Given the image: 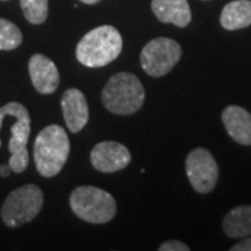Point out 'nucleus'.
Returning <instances> with one entry per match:
<instances>
[{
    "mask_svg": "<svg viewBox=\"0 0 251 251\" xmlns=\"http://www.w3.org/2000/svg\"><path fill=\"white\" fill-rule=\"evenodd\" d=\"M28 72L32 85L39 94H53L60 84V74L56 64L44 54L36 53L31 56Z\"/></svg>",
    "mask_w": 251,
    "mask_h": 251,
    "instance_id": "10",
    "label": "nucleus"
},
{
    "mask_svg": "<svg viewBox=\"0 0 251 251\" xmlns=\"http://www.w3.org/2000/svg\"><path fill=\"white\" fill-rule=\"evenodd\" d=\"M222 122L227 134L236 143L251 145V115L240 106H227L222 112Z\"/></svg>",
    "mask_w": 251,
    "mask_h": 251,
    "instance_id": "13",
    "label": "nucleus"
},
{
    "mask_svg": "<svg viewBox=\"0 0 251 251\" xmlns=\"http://www.w3.org/2000/svg\"><path fill=\"white\" fill-rule=\"evenodd\" d=\"M70 153V140L62 126L50 125L36 135L34 159L36 171L44 177L60 173Z\"/></svg>",
    "mask_w": 251,
    "mask_h": 251,
    "instance_id": "1",
    "label": "nucleus"
},
{
    "mask_svg": "<svg viewBox=\"0 0 251 251\" xmlns=\"http://www.w3.org/2000/svg\"><path fill=\"white\" fill-rule=\"evenodd\" d=\"M232 251H251V237L247 236V239H244L242 242H239L237 244H234L230 247Z\"/></svg>",
    "mask_w": 251,
    "mask_h": 251,
    "instance_id": "20",
    "label": "nucleus"
},
{
    "mask_svg": "<svg viewBox=\"0 0 251 251\" xmlns=\"http://www.w3.org/2000/svg\"><path fill=\"white\" fill-rule=\"evenodd\" d=\"M186 173L191 187L200 194L211 193L219 179V168L212 153L205 148H196L186 159Z\"/></svg>",
    "mask_w": 251,
    "mask_h": 251,
    "instance_id": "7",
    "label": "nucleus"
},
{
    "mask_svg": "<svg viewBox=\"0 0 251 251\" xmlns=\"http://www.w3.org/2000/svg\"><path fill=\"white\" fill-rule=\"evenodd\" d=\"M23 42L20 28L6 18H0V50L17 49Z\"/></svg>",
    "mask_w": 251,
    "mask_h": 251,
    "instance_id": "16",
    "label": "nucleus"
},
{
    "mask_svg": "<svg viewBox=\"0 0 251 251\" xmlns=\"http://www.w3.org/2000/svg\"><path fill=\"white\" fill-rule=\"evenodd\" d=\"M7 116H13L16 117V119H20V117L29 116V112L20 102H9V103H6L4 106L0 108V130H1V126H3L4 119ZM0 145H1V140H0Z\"/></svg>",
    "mask_w": 251,
    "mask_h": 251,
    "instance_id": "18",
    "label": "nucleus"
},
{
    "mask_svg": "<svg viewBox=\"0 0 251 251\" xmlns=\"http://www.w3.org/2000/svg\"><path fill=\"white\" fill-rule=\"evenodd\" d=\"M123 39L120 32L112 25H100L82 36L77 49V60L85 67H103L122 52Z\"/></svg>",
    "mask_w": 251,
    "mask_h": 251,
    "instance_id": "2",
    "label": "nucleus"
},
{
    "mask_svg": "<svg viewBox=\"0 0 251 251\" xmlns=\"http://www.w3.org/2000/svg\"><path fill=\"white\" fill-rule=\"evenodd\" d=\"M159 251H188V247L186 243L179 242V240H168V242L162 243L161 246L158 247Z\"/></svg>",
    "mask_w": 251,
    "mask_h": 251,
    "instance_id": "19",
    "label": "nucleus"
},
{
    "mask_svg": "<svg viewBox=\"0 0 251 251\" xmlns=\"http://www.w3.org/2000/svg\"><path fill=\"white\" fill-rule=\"evenodd\" d=\"M181 57V46L171 38H155L144 46L140 62L150 77H162L173 70Z\"/></svg>",
    "mask_w": 251,
    "mask_h": 251,
    "instance_id": "6",
    "label": "nucleus"
},
{
    "mask_svg": "<svg viewBox=\"0 0 251 251\" xmlns=\"http://www.w3.org/2000/svg\"><path fill=\"white\" fill-rule=\"evenodd\" d=\"M73 212L90 224H106L116 215V201L112 194L94 186H80L70 196Z\"/></svg>",
    "mask_w": 251,
    "mask_h": 251,
    "instance_id": "4",
    "label": "nucleus"
},
{
    "mask_svg": "<svg viewBox=\"0 0 251 251\" xmlns=\"http://www.w3.org/2000/svg\"><path fill=\"white\" fill-rule=\"evenodd\" d=\"M11 168H10V165H0V176L1 177H7L10 173H11Z\"/></svg>",
    "mask_w": 251,
    "mask_h": 251,
    "instance_id": "21",
    "label": "nucleus"
},
{
    "mask_svg": "<svg viewBox=\"0 0 251 251\" xmlns=\"http://www.w3.org/2000/svg\"><path fill=\"white\" fill-rule=\"evenodd\" d=\"M221 25L227 31L251 25V0H234L227 3L221 13Z\"/></svg>",
    "mask_w": 251,
    "mask_h": 251,
    "instance_id": "14",
    "label": "nucleus"
},
{
    "mask_svg": "<svg viewBox=\"0 0 251 251\" xmlns=\"http://www.w3.org/2000/svg\"><path fill=\"white\" fill-rule=\"evenodd\" d=\"M3 1H7V0H3Z\"/></svg>",
    "mask_w": 251,
    "mask_h": 251,
    "instance_id": "23",
    "label": "nucleus"
},
{
    "mask_svg": "<svg viewBox=\"0 0 251 251\" xmlns=\"http://www.w3.org/2000/svg\"><path fill=\"white\" fill-rule=\"evenodd\" d=\"M145 100V90L140 78L131 73L112 75L102 90V103L109 112L128 116L138 112Z\"/></svg>",
    "mask_w": 251,
    "mask_h": 251,
    "instance_id": "3",
    "label": "nucleus"
},
{
    "mask_svg": "<svg viewBox=\"0 0 251 251\" xmlns=\"http://www.w3.org/2000/svg\"><path fill=\"white\" fill-rule=\"evenodd\" d=\"M44 205V193L35 184H25L11 191L1 205V219L6 226L17 227L35 218Z\"/></svg>",
    "mask_w": 251,
    "mask_h": 251,
    "instance_id": "5",
    "label": "nucleus"
},
{
    "mask_svg": "<svg viewBox=\"0 0 251 251\" xmlns=\"http://www.w3.org/2000/svg\"><path fill=\"white\" fill-rule=\"evenodd\" d=\"M24 17L31 24H42L48 18L49 1L48 0H20Z\"/></svg>",
    "mask_w": 251,
    "mask_h": 251,
    "instance_id": "17",
    "label": "nucleus"
},
{
    "mask_svg": "<svg viewBox=\"0 0 251 251\" xmlns=\"http://www.w3.org/2000/svg\"><path fill=\"white\" fill-rule=\"evenodd\" d=\"M151 9L163 24L186 28L191 23V10L187 0H152Z\"/></svg>",
    "mask_w": 251,
    "mask_h": 251,
    "instance_id": "12",
    "label": "nucleus"
},
{
    "mask_svg": "<svg viewBox=\"0 0 251 251\" xmlns=\"http://www.w3.org/2000/svg\"><path fill=\"white\" fill-rule=\"evenodd\" d=\"M60 103H62L63 117L67 128L72 133H80L85 127L90 117L87 98L80 90L69 88L62 95Z\"/></svg>",
    "mask_w": 251,
    "mask_h": 251,
    "instance_id": "11",
    "label": "nucleus"
},
{
    "mask_svg": "<svg viewBox=\"0 0 251 251\" xmlns=\"http://www.w3.org/2000/svg\"><path fill=\"white\" fill-rule=\"evenodd\" d=\"M224 230L230 239L251 236V205L236 206L224 218Z\"/></svg>",
    "mask_w": 251,
    "mask_h": 251,
    "instance_id": "15",
    "label": "nucleus"
},
{
    "mask_svg": "<svg viewBox=\"0 0 251 251\" xmlns=\"http://www.w3.org/2000/svg\"><path fill=\"white\" fill-rule=\"evenodd\" d=\"M82 3H85V4H97L99 3L100 0H81Z\"/></svg>",
    "mask_w": 251,
    "mask_h": 251,
    "instance_id": "22",
    "label": "nucleus"
},
{
    "mask_svg": "<svg viewBox=\"0 0 251 251\" xmlns=\"http://www.w3.org/2000/svg\"><path fill=\"white\" fill-rule=\"evenodd\" d=\"M131 162V153L123 144L116 141L98 143L91 151V163L102 173L123 171Z\"/></svg>",
    "mask_w": 251,
    "mask_h": 251,
    "instance_id": "8",
    "label": "nucleus"
},
{
    "mask_svg": "<svg viewBox=\"0 0 251 251\" xmlns=\"http://www.w3.org/2000/svg\"><path fill=\"white\" fill-rule=\"evenodd\" d=\"M16 120L17 122L10 128L11 137L9 141V151L11 156H10L9 165L13 172L23 173L28 168V162H29L27 145L31 134V117H20Z\"/></svg>",
    "mask_w": 251,
    "mask_h": 251,
    "instance_id": "9",
    "label": "nucleus"
}]
</instances>
